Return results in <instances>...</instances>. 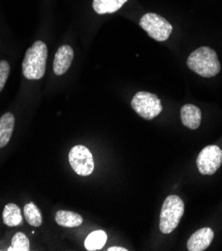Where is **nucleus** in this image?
<instances>
[{"mask_svg": "<svg viewBox=\"0 0 222 251\" xmlns=\"http://www.w3.org/2000/svg\"><path fill=\"white\" fill-rule=\"evenodd\" d=\"M15 118L12 113L7 112L0 118V148L8 144L13 133Z\"/></svg>", "mask_w": 222, "mask_h": 251, "instance_id": "11", "label": "nucleus"}, {"mask_svg": "<svg viewBox=\"0 0 222 251\" xmlns=\"http://www.w3.org/2000/svg\"><path fill=\"white\" fill-rule=\"evenodd\" d=\"M184 213V203L177 195H169L164 200L161 212L159 229L164 234L173 231L180 222Z\"/></svg>", "mask_w": 222, "mask_h": 251, "instance_id": "3", "label": "nucleus"}, {"mask_svg": "<svg viewBox=\"0 0 222 251\" xmlns=\"http://www.w3.org/2000/svg\"><path fill=\"white\" fill-rule=\"evenodd\" d=\"M214 238V232L209 227H203L194 232L187 241L189 251H203L209 247Z\"/></svg>", "mask_w": 222, "mask_h": 251, "instance_id": "8", "label": "nucleus"}, {"mask_svg": "<svg viewBox=\"0 0 222 251\" xmlns=\"http://www.w3.org/2000/svg\"><path fill=\"white\" fill-rule=\"evenodd\" d=\"M10 72V65L7 61L1 60L0 61V92L5 86V83L7 81V78L9 76Z\"/></svg>", "mask_w": 222, "mask_h": 251, "instance_id": "18", "label": "nucleus"}, {"mask_svg": "<svg viewBox=\"0 0 222 251\" xmlns=\"http://www.w3.org/2000/svg\"><path fill=\"white\" fill-rule=\"evenodd\" d=\"M187 66L205 78L215 76L221 69L216 52L207 46H202L194 50L187 59Z\"/></svg>", "mask_w": 222, "mask_h": 251, "instance_id": "1", "label": "nucleus"}, {"mask_svg": "<svg viewBox=\"0 0 222 251\" xmlns=\"http://www.w3.org/2000/svg\"><path fill=\"white\" fill-rule=\"evenodd\" d=\"M107 240V235L103 230H96L91 232L85 239L84 246L88 251L101 249Z\"/></svg>", "mask_w": 222, "mask_h": 251, "instance_id": "15", "label": "nucleus"}, {"mask_svg": "<svg viewBox=\"0 0 222 251\" xmlns=\"http://www.w3.org/2000/svg\"><path fill=\"white\" fill-rule=\"evenodd\" d=\"M140 27L156 41H165L172 32V25L156 13H146L139 21Z\"/></svg>", "mask_w": 222, "mask_h": 251, "instance_id": "5", "label": "nucleus"}, {"mask_svg": "<svg viewBox=\"0 0 222 251\" xmlns=\"http://www.w3.org/2000/svg\"><path fill=\"white\" fill-rule=\"evenodd\" d=\"M47 46L43 41H35L27 49L25 57L22 62V73L24 77L29 80L41 79L46 69Z\"/></svg>", "mask_w": 222, "mask_h": 251, "instance_id": "2", "label": "nucleus"}, {"mask_svg": "<svg viewBox=\"0 0 222 251\" xmlns=\"http://www.w3.org/2000/svg\"><path fill=\"white\" fill-rule=\"evenodd\" d=\"M107 250H108V251H127V249H126V248H123V247H117V246L109 247Z\"/></svg>", "mask_w": 222, "mask_h": 251, "instance_id": "19", "label": "nucleus"}, {"mask_svg": "<svg viewBox=\"0 0 222 251\" xmlns=\"http://www.w3.org/2000/svg\"><path fill=\"white\" fill-rule=\"evenodd\" d=\"M8 251H28L30 250V242L27 236L23 232H17L13 235Z\"/></svg>", "mask_w": 222, "mask_h": 251, "instance_id": "17", "label": "nucleus"}, {"mask_svg": "<svg viewBox=\"0 0 222 251\" xmlns=\"http://www.w3.org/2000/svg\"><path fill=\"white\" fill-rule=\"evenodd\" d=\"M180 116L184 126L193 130L199 127L201 122V111L196 105H183L180 111Z\"/></svg>", "mask_w": 222, "mask_h": 251, "instance_id": "10", "label": "nucleus"}, {"mask_svg": "<svg viewBox=\"0 0 222 251\" xmlns=\"http://www.w3.org/2000/svg\"><path fill=\"white\" fill-rule=\"evenodd\" d=\"M131 107L140 117L146 120L155 118L162 111L159 97L146 91H139L133 96L131 100Z\"/></svg>", "mask_w": 222, "mask_h": 251, "instance_id": "4", "label": "nucleus"}, {"mask_svg": "<svg viewBox=\"0 0 222 251\" xmlns=\"http://www.w3.org/2000/svg\"><path fill=\"white\" fill-rule=\"evenodd\" d=\"M3 222L7 226H18L22 223V214L21 209L14 203H8L5 205L2 213Z\"/></svg>", "mask_w": 222, "mask_h": 251, "instance_id": "14", "label": "nucleus"}, {"mask_svg": "<svg viewBox=\"0 0 222 251\" xmlns=\"http://www.w3.org/2000/svg\"><path fill=\"white\" fill-rule=\"evenodd\" d=\"M24 217L31 226L39 227L42 224V215L39 208L33 202H28L23 208Z\"/></svg>", "mask_w": 222, "mask_h": 251, "instance_id": "16", "label": "nucleus"}, {"mask_svg": "<svg viewBox=\"0 0 222 251\" xmlns=\"http://www.w3.org/2000/svg\"><path fill=\"white\" fill-rule=\"evenodd\" d=\"M128 0H93V9L98 14L114 13L124 5Z\"/></svg>", "mask_w": 222, "mask_h": 251, "instance_id": "13", "label": "nucleus"}, {"mask_svg": "<svg viewBox=\"0 0 222 251\" xmlns=\"http://www.w3.org/2000/svg\"><path fill=\"white\" fill-rule=\"evenodd\" d=\"M69 163L72 169L81 176H88L94 170V161L90 150L84 145H75L71 148Z\"/></svg>", "mask_w": 222, "mask_h": 251, "instance_id": "6", "label": "nucleus"}, {"mask_svg": "<svg viewBox=\"0 0 222 251\" xmlns=\"http://www.w3.org/2000/svg\"><path fill=\"white\" fill-rule=\"evenodd\" d=\"M196 164L201 174H214L222 164V149L217 145L204 147L197 156Z\"/></svg>", "mask_w": 222, "mask_h": 251, "instance_id": "7", "label": "nucleus"}, {"mask_svg": "<svg viewBox=\"0 0 222 251\" xmlns=\"http://www.w3.org/2000/svg\"><path fill=\"white\" fill-rule=\"evenodd\" d=\"M55 221L60 226L72 228L80 226L83 222V218L80 214L75 212L68 210H58L55 214Z\"/></svg>", "mask_w": 222, "mask_h": 251, "instance_id": "12", "label": "nucleus"}, {"mask_svg": "<svg viewBox=\"0 0 222 251\" xmlns=\"http://www.w3.org/2000/svg\"><path fill=\"white\" fill-rule=\"evenodd\" d=\"M74 52L71 46L62 45L58 48L54 56L53 71L56 75H63L70 67L73 60Z\"/></svg>", "mask_w": 222, "mask_h": 251, "instance_id": "9", "label": "nucleus"}]
</instances>
